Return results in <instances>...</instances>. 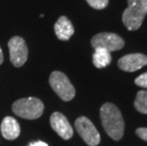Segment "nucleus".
<instances>
[{
  "label": "nucleus",
  "instance_id": "dca6fc26",
  "mask_svg": "<svg viewBox=\"0 0 147 146\" xmlns=\"http://www.w3.org/2000/svg\"><path fill=\"white\" fill-rule=\"evenodd\" d=\"M135 83L138 86H140V87L147 89V72L142 74L138 78H136Z\"/></svg>",
  "mask_w": 147,
  "mask_h": 146
},
{
  "label": "nucleus",
  "instance_id": "1a4fd4ad",
  "mask_svg": "<svg viewBox=\"0 0 147 146\" xmlns=\"http://www.w3.org/2000/svg\"><path fill=\"white\" fill-rule=\"evenodd\" d=\"M51 126L64 139H69L73 136V128L67 119L60 112H55L51 116Z\"/></svg>",
  "mask_w": 147,
  "mask_h": 146
},
{
  "label": "nucleus",
  "instance_id": "f8f14e48",
  "mask_svg": "<svg viewBox=\"0 0 147 146\" xmlns=\"http://www.w3.org/2000/svg\"><path fill=\"white\" fill-rule=\"evenodd\" d=\"M92 60H93V65L97 68H104L111 63L112 57L110 52L106 50L105 48H96L94 54H93Z\"/></svg>",
  "mask_w": 147,
  "mask_h": 146
},
{
  "label": "nucleus",
  "instance_id": "7ed1b4c3",
  "mask_svg": "<svg viewBox=\"0 0 147 146\" xmlns=\"http://www.w3.org/2000/svg\"><path fill=\"white\" fill-rule=\"evenodd\" d=\"M49 85L63 101H71L75 97V88L69 79L61 71H53L49 76Z\"/></svg>",
  "mask_w": 147,
  "mask_h": 146
},
{
  "label": "nucleus",
  "instance_id": "f257e3e1",
  "mask_svg": "<svg viewBox=\"0 0 147 146\" xmlns=\"http://www.w3.org/2000/svg\"><path fill=\"white\" fill-rule=\"evenodd\" d=\"M100 117L106 134L114 141H120L124 133V120L119 108L113 104L106 102L102 105Z\"/></svg>",
  "mask_w": 147,
  "mask_h": 146
},
{
  "label": "nucleus",
  "instance_id": "6ab92c4d",
  "mask_svg": "<svg viewBox=\"0 0 147 146\" xmlns=\"http://www.w3.org/2000/svg\"><path fill=\"white\" fill-rule=\"evenodd\" d=\"M3 61H4V56H3L2 49H1V48H0V65H2Z\"/></svg>",
  "mask_w": 147,
  "mask_h": 146
},
{
  "label": "nucleus",
  "instance_id": "9d476101",
  "mask_svg": "<svg viewBox=\"0 0 147 146\" xmlns=\"http://www.w3.org/2000/svg\"><path fill=\"white\" fill-rule=\"evenodd\" d=\"M54 32L59 40L67 41L74 34V27L67 16H61L54 25Z\"/></svg>",
  "mask_w": 147,
  "mask_h": 146
},
{
  "label": "nucleus",
  "instance_id": "20e7f679",
  "mask_svg": "<svg viewBox=\"0 0 147 146\" xmlns=\"http://www.w3.org/2000/svg\"><path fill=\"white\" fill-rule=\"evenodd\" d=\"M75 127L84 142L89 146H97L101 141V137L94 124L88 118L80 117L75 122Z\"/></svg>",
  "mask_w": 147,
  "mask_h": 146
},
{
  "label": "nucleus",
  "instance_id": "4468645a",
  "mask_svg": "<svg viewBox=\"0 0 147 146\" xmlns=\"http://www.w3.org/2000/svg\"><path fill=\"white\" fill-rule=\"evenodd\" d=\"M86 2L88 3L90 7L96 10H102L107 7L109 0H86Z\"/></svg>",
  "mask_w": 147,
  "mask_h": 146
},
{
  "label": "nucleus",
  "instance_id": "0eeeda50",
  "mask_svg": "<svg viewBox=\"0 0 147 146\" xmlns=\"http://www.w3.org/2000/svg\"><path fill=\"white\" fill-rule=\"evenodd\" d=\"M145 13L133 5H128L123 13V23L128 30H137L140 29L145 18Z\"/></svg>",
  "mask_w": 147,
  "mask_h": 146
},
{
  "label": "nucleus",
  "instance_id": "a211bd4d",
  "mask_svg": "<svg viewBox=\"0 0 147 146\" xmlns=\"http://www.w3.org/2000/svg\"><path fill=\"white\" fill-rule=\"evenodd\" d=\"M29 146H49V145L44 141H35V142L30 143Z\"/></svg>",
  "mask_w": 147,
  "mask_h": 146
},
{
  "label": "nucleus",
  "instance_id": "ddd939ff",
  "mask_svg": "<svg viewBox=\"0 0 147 146\" xmlns=\"http://www.w3.org/2000/svg\"><path fill=\"white\" fill-rule=\"evenodd\" d=\"M134 105L139 112L147 114V89L140 90L137 93Z\"/></svg>",
  "mask_w": 147,
  "mask_h": 146
},
{
  "label": "nucleus",
  "instance_id": "423d86ee",
  "mask_svg": "<svg viewBox=\"0 0 147 146\" xmlns=\"http://www.w3.org/2000/svg\"><path fill=\"white\" fill-rule=\"evenodd\" d=\"M10 50V59L14 67H20L24 66L28 59V46L25 40L19 36H14L11 38L8 43Z\"/></svg>",
  "mask_w": 147,
  "mask_h": 146
},
{
  "label": "nucleus",
  "instance_id": "9b49d317",
  "mask_svg": "<svg viewBox=\"0 0 147 146\" xmlns=\"http://www.w3.org/2000/svg\"><path fill=\"white\" fill-rule=\"evenodd\" d=\"M1 134L5 139H17L20 135V125L14 118L6 117L1 122Z\"/></svg>",
  "mask_w": 147,
  "mask_h": 146
},
{
  "label": "nucleus",
  "instance_id": "6e6552de",
  "mask_svg": "<svg viewBox=\"0 0 147 146\" xmlns=\"http://www.w3.org/2000/svg\"><path fill=\"white\" fill-rule=\"evenodd\" d=\"M145 66H147V56L142 53L124 55L118 61L119 68L127 72H134Z\"/></svg>",
  "mask_w": 147,
  "mask_h": 146
},
{
  "label": "nucleus",
  "instance_id": "39448f33",
  "mask_svg": "<svg viewBox=\"0 0 147 146\" xmlns=\"http://www.w3.org/2000/svg\"><path fill=\"white\" fill-rule=\"evenodd\" d=\"M91 45L94 48H105L109 52L120 50L124 46V41L120 35L112 32H101L92 37Z\"/></svg>",
  "mask_w": 147,
  "mask_h": 146
},
{
  "label": "nucleus",
  "instance_id": "2eb2a0df",
  "mask_svg": "<svg viewBox=\"0 0 147 146\" xmlns=\"http://www.w3.org/2000/svg\"><path fill=\"white\" fill-rule=\"evenodd\" d=\"M128 5H133L147 14V0H127Z\"/></svg>",
  "mask_w": 147,
  "mask_h": 146
},
{
  "label": "nucleus",
  "instance_id": "f03ea898",
  "mask_svg": "<svg viewBox=\"0 0 147 146\" xmlns=\"http://www.w3.org/2000/svg\"><path fill=\"white\" fill-rule=\"evenodd\" d=\"M12 111L15 115L23 119L35 120L42 116L44 104L37 98L30 97L17 100L12 104Z\"/></svg>",
  "mask_w": 147,
  "mask_h": 146
},
{
  "label": "nucleus",
  "instance_id": "f3484780",
  "mask_svg": "<svg viewBox=\"0 0 147 146\" xmlns=\"http://www.w3.org/2000/svg\"><path fill=\"white\" fill-rule=\"evenodd\" d=\"M136 134L139 136L142 139L147 141V128H145V127H140V128H138L136 130Z\"/></svg>",
  "mask_w": 147,
  "mask_h": 146
}]
</instances>
